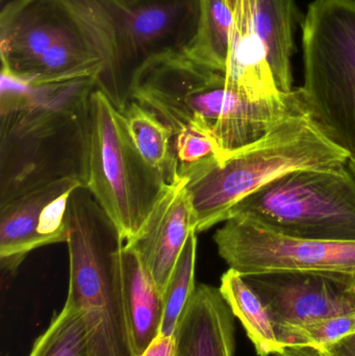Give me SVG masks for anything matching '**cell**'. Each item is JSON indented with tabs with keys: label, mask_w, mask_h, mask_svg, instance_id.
<instances>
[{
	"label": "cell",
	"mask_w": 355,
	"mask_h": 356,
	"mask_svg": "<svg viewBox=\"0 0 355 356\" xmlns=\"http://www.w3.org/2000/svg\"><path fill=\"white\" fill-rule=\"evenodd\" d=\"M127 96L156 113L174 135L190 127L210 137L219 161L258 141L302 106L297 89L283 99L251 102L229 88L224 73L183 52L144 65L131 79Z\"/></svg>",
	"instance_id": "6da1fadb"
},
{
	"label": "cell",
	"mask_w": 355,
	"mask_h": 356,
	"mask_svg": "<svg viewBox=\"0 0 355 356\" xmlns=\"http://www.w3.org/2000/svg\"><path fill=\"white\" fill-rule=\"evenodd\" d=\"M349 160V154L320 129L302 102L258 141L224 160L213 156L183 169L179 177L187 178L197 232H202L226 221L241 201L287 173L346 166Z\"/></svg>",
	"instance_id": "7a4b0ae2"
},
{
	"label": "cell",
	"mask_w": 355,
	"mask_h": 356,
	"mask_svg": "<svg viewBox=\"0 0 355 356\" xmlns=\"http://www.w3.org/2000/svg\"><path fill=\"white\" fill-rule=\"evenodd\" d=\"M125 241L93 195L81 186L69 202L67 302L81 312L87 356H135L125 317L121 255Z\"/></svg>",
	"instance_id": "3957f363"
},
{
	"label": "cell",
	"mask_w": 355,
	"mask_h": 356,
	"mask_svg": "<svg viewBox=\"0 0 355 356\" xmlns=\"http://www.w3.org/2000/svg\"><path fill=\"white\" fill-rule=\"evenodd\" d=\"M83 21L104 60L97 83L117 104L150 60L183 52L197 29L199 0H63Z\"/></svg>",
	"instance_id": "277c9868"
},
{
	"label": "cell",
	"mask_w": 355,
	"mask_h": 356,
	"mask_svg": "<svg viewBox=\"0 0 355 356\" xmlns=\"http://www.w3.org/2000/svg\"><path fill=\"white\" fill-rule=\"evenodd\" d=\"M96 87L95 79L31 86L1 72V203L45 184L48 148L83 133Z\"/></svg>",
	"instance_id": "5b68a950"
},
{
	"label": "cell",
	"mask_w": 355,
	"mask_h": 356,
	"mask_svg": "<svg viewBox=\"0 0 355 356\" xmlns=\"http://www.w3.org/2000/svg\"><path fill=\"white\" fill-rule=\"evenodd\" d=\"M118 108L104 90L92 92L83 122L81 178L127 243L170 184L144 160Z\"/></svg>",
	"instance_id": "8992f818"
},
{
	"label": "cell",
	"mask_w": 355,
	"mask_h": 356,
	"mask_svg": "<svg viewBox=\"0 0 355 356\" xmlns=\"http://www.w3.org/2000/svg\"><path fill=\"white\" fill-rule=\"evenodd\" d=\"M1 72L31 86L99 81L104 60L63 0H12L0 13Z\"/></svg>",
	"instance_id": "52a82bcc"
},
{
	"label": "cell",
	"mask_w": 355,
	"mask_h": 356,
	"mask_svg": "<svg viewBox=\"0 0 355 356\" xmlns=\"http://www.w3.org/2000/svg\"><path fill=\"white\" fill-rule=\"evenodd\" d=\"M302 104L355 160V0H314L302 22Z\"/></svg>",
	"instance_id": "ba28073f"
},
{
	"label": "cell",
	"mask_w": 355,
	"mask_h": 356,
	"mask_svg": "<svg viewBox=\"0 0 355 356\" xmlns=\"http://www.w3.org/2000/svg\"><path fill=\"white\" fill-rule=\"evenodd\" d=\"M231 217L290 238L355 242V175L348 165L287 173L241 201Z\"/></svg>",
	"instance_id": "9c48e42d"
},
{
	"label": "cell",
	"mask_w": 355,
	"mask_h": 356,
	"mask_svg": "<svg viewBox=\"0 0 355 356\" xmlns=\"http://www.w3.org/2000/svg\"><path fill=\"white\" fill-rule=\"evenodd\" d=\"M214 241L219 255L242 275L314 271L355 276V242L290 238L237 217L224 222Z\"/></svg>",
	"instance_id": "30bf717a"
},
{
	"label": "cell",
	"mask_w": 355,
	"mask_h": 356,
	"mask_svg": "<svg viewBox=\"0 0 355 356\" xmlns=\"http://www.w3.org/2000/svg\"><path fill=\"white\" fill-rule=\"evenodd\" d=\"M242 276L268 309L276 330L355 313V276L314 271Z\"/></svg>",
	"instance_id": "8fae6325"
},
{
	"label": "cell",
	"mask_w": 355,
	"mask_h": 356,
	"mask_svg": "<svg viewBox=\"0 0 355 356\" xmlns=\"http://www.w3.org/2000/svg\"><path fill=\"white\" fill-rule=\"evenodd\" d=\"M83 186L69 175L33 186L2 203L0 209V259L2 269L14 273L35 249L69 238V202Z\"/></svg>",
	"instance_id": "7c38bea8"
},
{
	"label": "cell",
	"mask_w": 355,
	"mask_h": 356,
	"mask_svg": "<svg viewBox=\"0 0 355 356\" xmlns=\"http://www.w3.org/2000/svg\"><path fill=\"white\" fill-rule=\"evenodd\" d=\"M185 184V177L170 184L139 234L125 243L139 255L162 295L190 236L197 232V219Z\"/></svg>",
	"instance_id": "4fadbf2b"
},
{
	"label": "cell",
	"mask_w": 355,
	"mask_h": 356,
	"mask_svg": "<svg viewBox=\"0 0 355 356\" xmlns=\"http://www.w3.org/2000/svg\"><path fill=\"white\" fill-rule=\"evenodd\" d=\"M233 317L219 289L196 286L173 336V356H235Z\"/></svg>",
	"instance_id": "5bb4252c"
},
{
	"label": "cell",
	"mask_w": 355,
	"mask_h": 356,
	"mask_svg": "<svg viewBox=\"0 0 355 356\" xmlns=\"http://www.w3.org/2000/svg\"><path fill=\"white\" fill-rule=\"evenodd\" d=\"M233 22L224 75L233 91L251 102L283 99L252 25V0H231Z\"/></svg>",
	"instance_id": "9a60e30c"
},
{
	"label": "cell",
	"mask_w": 355,
	"mask_h": 356,
	"mask_svg": "<svg viewBox=\"0 0 355 356\" xmlns=\"http://www.w3.org/2000/svg\"><path fill=\"white\" fill-rule=\"evenodd\" d=\"M121 286L133 353L142 356L160 337L164 300L139 255L125 244L121 255Z\"/></svg>",
	"instance_id": "2e32d148"
},
{
	"label": "cell",
	"mask_w": 355,
	"mask_h": 356,
	"mask_svg": "<svg viewBox=\"0 0 355 356\" xmlns=\"http://www.w3.org/2000/svg\"><path fill=\"white\" fill-rule=\"evenodd\" d=\"M251 15L277 88L281 93L290 94L294 90L291 60L298 18L295 0H252Z\"/></svg>",
	"instance_id": "e0dca14e"
},
{
	"label": "cell",
	"mask_w": 355,
	"mask_h": 356,
	"mask_svg": "<svg viewBox=\"0 0 355 356\" xmlns=\"http://www.w3.org/2000/svg\"><path fill=\"white\" fill-rule=\"evenodd\" d=\"M219 289L231 313L243 325L256 353L260 356L279 355L283 347L277 339L274 322L242 274L229 268L221 277Z\"/></svg>",
	"instance_id": "ac0fdd59"
},
{
	"label": "cell",
	"mask_w": 355,
	"mask_h": 356,
	"mask_svg": "<svg viewBox=\"0 0 355 356\" xmlns=\"http://www.w3.org/2000/svg\"><path fill=\"white\" fill-rule=\"evenodd\" d=\"M122 112L129 135L144 160L169 184L181 179L172 129L138 102H131Z\"/></svg>",
	"instance_id": "d6986e66"
},
{
	"label": "cell",
	"mask_w": 355,
	"mask_h": 356,
	"mask_svg": "<svg viewBox=\"0 0 355 356\" xmlns=\"http://www.w3.org/2000/svg\"><path fill=\"white\" fill-rule=\"evenodd\" d=\"M233 22L229 0H199L197 29L183 54L224 73Z\"/></svg>",
	"instance_id": "ffe728a7"
},
{
	"label": "cell",
	"mask_w": 355,
	"mask_h": 356,
	"mask_svg": "<svg viewBox=\"0 0 355 356\" xmlns=\"http://www.w3.org/2000/svg\"><path fill=\"white\" fill-rule=\"evenodd\" d=\"M28 356H87V334L81 312L66 301L49 327L35 341Z\"/></svg>",
	"instance_id": "44dd1931"
},
{
	"label": "cell",
	"mask_w": 355,
	"mask_h": 356,
	"mask_svg": "<svg viewBox=\"0 0 355 356\" xmlns=\"http://www.w3.org/2000/svg\"><path fill=\"white\" fill-rule=\"evenodd\" d=\"M197 254L196 234L190 236L185 244L174 271L163 293L164 317H163L160 337L172 338L179 326L181 315L195 290V265Z\"/></svg>",
	"instance_id": "7402d4cb"
},
{
	"label": "cell",
	"mask_w": 355,
	"mask_h": 356,
	"mask_svg": "<svg viewBox=\"0 0 355 356\" xmlns=\"http://www.w3.org/2000/svg\"><path fill=\"white\" fill-rule=\"evenodd\" d=\"M355 334V313L336 316L276 330L281 346L310 347L318 351Z\"/></svg>",
	"instance_id": "603a6c76"
},
{
	"label": "cell",
	"mask_w": 355,
	"mask_h": 356,
	"mask_svg": "<svg viewBox=\"0 0 355 356\" xmlns=\"http://www.w3.org/2000/svg\"><path fill=\"white\" fill-rule=\"evenodd\" d=\"M175 148L179 163V172L213 156L219 159L215 142L204 134L190 127L181 129L175 135Z\"/></svg>",
	"instance_id": "cb8c5ba5"
},
{
	"label": "cell",
	"mask_w": 355,
	"mask_h": 356,
	"mask_svg": "<svg viewBox=\"0 0 355 356\" xmlns=\"http://www.w3.org/2000/svg\"><path fill=\"white\" fill-rule=\"evenodd\" d=\"M319 353L322 356H355V334Z\"/></svg>",
	"instance_id": "d4e9b609"
},
{
	"label": "cell",
	"mask_w": 355,
	"mask_h": 356,
	"mask_svg": "<svg viewBox=\"0 0 355 356\" xmlns=\"http://www.w3.org/2000/svg\"><path fill=\"white\" fill-rule=\"evenodd\" d=\"M175 350L174 337H158L142 356H173Z\"/></svg>",
	"instance_id": "484cf974"
},
{
	"label": "cell",
	"mask_w": 355,
	"mask_h": 356,
	"mask_svg": "<svg viewBox=\"0 0 355 356\" xmlns=\"http://www.w3.org/2000/svg\"><path fill=\"white\" fill-rule=\"evenodd\" d=\"M279 356H322L316 349L310 347L288 346L285 347Z\"/></svg>",
	"instance_id": "4316f807"
},
{
	"label": "cell",
	"mask_w": 355,
	"mask_h": 356,
	"mask_svg": "<svg viewBox=\"0 0 355 356\" xmlns=\"http://www.w3.org/2000/svg\"><path fill=\"white\" fill-rule=\"evenodd\" d=\"M348 167L355 175V160L354 159H350L349 162H348Z\"/></svg>",
	"instance_id": "83f0119b"
},
{
	"label": "cell",
	"mask_w": 355,
	"mask_h": 356,
	"mask_svg": "<svg viewBox=\"0 0 355 356\" xmlns=\"http://www.w3.org/2000/svg\"><path fill=\"white\" fill-rule=\"evenodd\" d=\"M229 1H231V0H229Z\"/></svg>",
	"instance_id": "f1b7e54d"
}]
</instances>
